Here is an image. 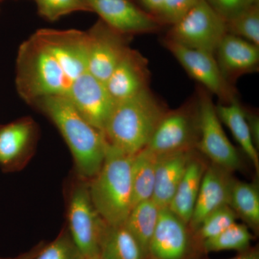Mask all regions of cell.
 I'll use <instances>...</instances> for the list:
<instances>
[{
    "label": "cell",
    "instance_id": "obj_16",
    "mask_svg": "<svg viewBox=\"0 0 259 259\" xmlns=\"http://www.w3.org/2000/svg\"><path fill=\"white\" fill-rule=\"evenodd\" d=\"M214 56L223 76L233 85L259 69V47L231 34L223 37Z\"/></svg>",
    "mask_w": 259,
    "mask_h": 259
},
{
    "label": "cell",
    "instance_id": "obj_23",
    "mask_svg": "<svg viewBox=\"0 0 259 259\" xmlns=\"http://www.w3.org/2000/svg\"><path fill=\"white\" fill-rule=\"evenodd\" d=\"M159 212L160 208L154 201L148 199L133 207L125 223L126 228L136 238L147 258Z\"/></svg>",
    "mask_w": 259,
    "mask_h": 259
},
{
    "label": "cell",
    "instance_id": "obj_35",
    "mask_svg": "<svg viewBox=\"0 0 259 259\" xmlns=\"http://www.w3.org/2000/svg\"><path fill=\"white\" fill-rule=\"evenodd\" d=\"M228 259H259V251L258 248H249L244 251L240 252L236 256Z\"/></svg>",
    "mask_w": 259,
    "mask_h": 259
},
{
    "label": "cell",
    "instance_id": "obj_34",
    "mask_svg": "<svg viewBox=\"0 0 259 259\" xmlns=\"http://www.w3.org/2000/svg\"><path fill=\"white\" fill-rule=\"evenodd\" d=\"M45 245L44 242H40V243L34 246L31 249L22 253V254L17 255L15 257H8V258L0 257V259H34L40 253V250H42Z\"/></svg>",
    "mask_w": 259,
    "mask_h": 259
},
{
    "label": "cell",
    "instance_id": "obj_10",
    "mask_svg": "<svg viewBox=\"0 0 259 259\" xmlns=\"http://www.w3.org/2000/svg\"><path fill=\"white\" fill-rule=\"evenodd\" d=\"M40 128L30 116L0 125V170L15 173L28 164L36 151Z\"/></svg>",
    "mask_w": 259,
    "mask_h": 259
},
{
    "label": "cell",
    "instance_id": "obj_30",
    "mask_svg": "<svg viewBox=\"0 0 259 259\" xmlns=\"http://www.w3.org/2000/svg\"><path fill=\"white\" fill-rule=\"evenodd\" d=\"M199 0H164L155 18L161 24L174 25L195 5Z\"/></svg>",
    "mask_w": 259,
    "mask_h": 259
},
{
    "label": "cell",
    "instance_id": "obj_20",
    "mask_svg": "<svg viewBox=\"0 0 259 259\" xmlns=\"http://www.w3.org/2000/svg\"><path fill=\"white\" fill-rule=\"evenodd\" d=\"M215 109L220 120L231 131L235 139L258 173V149L255 147L250 134L245 117L244 107L242 106L238 100L228 104H218L215 105Z\"/></svg>",
    "mask_w": 259,
    "mask_h": 259
},
{
    "label": "cell",
    "instance_id": "obj_17",
    "mask_svg": "<svg viewBox=\"0 0 259 259\" xmlns=\"http://www.w3.org/2000/svg\"><path fill=\"white\" fill-rule=\"evenodd\" d=\"M233 179L230 171L212 164L204 170L193 214L189 223L195 231L208 214L230 205Z\"/></svg>",
    "mask_w": 259,
    "mask_h": 259
},
{
    "label": "cell",
    "instance_id": "obj_11",
    "mask_svg": "<svg viewBox=\"0 0 259 259\" xmlns=\"http://www.w3.org/2000/svg\"><path fill=\"white\" fill-rule=\"evenodd\" d=\"M86 32L88 38V71L105 83L129 49L131 37L115 31L101 20Z\"/></svg>",
    "mask_w": 259,
    "mask_h": 259
},
{
    "label": "cell",
    "instance_id": "obj_18",
    "mask_svg": "<svg viewBox=\"0 0 259 259\" xmlns=\"http://www.w3.org/2000/svg\"><path fill=\"white\" fill-rule=\"evenodd\" d=\"M192 157V149L157 156L152 199L160 209L169 206Z\"/></svg>",
    "mask_w": 259,
    "mask_h": 259
},
{
    "label": "cell",
    "instance_id": "obj_21",
    "mask_svg": "<svg viewBox=\"0 0 259 259\" xmlns=\"http://www.w3.org/2000/svg\"><path fill=\"white\" fill-rule=\"evenodd\" d=\"M99 256L100 259H147L125 224L107 225L100 243Z\"/></svg>",
    "mask_w": 259,
    "mask_h": 259
},
{
    "label": "cell",
    "instance_id": "obj_25",
    "mask_svg": "<svg viewBox=\"0 0 259 259\" xmlns=\"http://www.w3.org/2000/svg\"><path fill=\"white\" fill-rule=\"evenodd\" d=\"M252 238L246 225L235 223L218 236L202 242V248L206 252L230 250L244 251L250 248Z\"/></svg>",
    "mask_w": 259,
    "mask_h": 259
},
{
    "label": "cell",
    "instance_id": "obj_12",
    "mask_svg": "<svg viewBox=\"0 0 259 259\" xmlns=\"http://www.w3.org/2000/svg\"><path fill=\"white\" fill-rule=\"evenodd\" d=\"M91 12L115 31L131 37L137 34L152 33L161 24L153 15L131 0H84Z\"/></svg>",
    "mask_w": 259,
    "mask_h": 259
},
{
    "label": "cell",
    "instance_id": "obj_32",
    "mask_svg": "<svg viewBox=\"0 0 259 259\" xmlns=\"http://www.w3.org/2000/svg\"><path fill=\"white\" fill-rule=\"evenodd\" d=\"M244 111L250 134L254 143L255 147L258 149L259 146V119L258 115L255 112L250 111L248 109L245 108Z\"/></svg>",
    "mask_w": 259,
    "mask_h": 259
},
{
    "label": "cell",
    "instance_id": "obj_31",
    "mask_svg": "<svg viewBox=\"0 0 259 259\" xmlns=\"http://www.w3.org/2000/svg\"><path fill=\"white\" fill-rule=\"evenodd\" d=\"M226 20L246 9L251 5L258 4V0H207Z\"/></svg>",
    "mask_w": 259,
    "mask_h": 259
},
{
    "label": "cell",
    "instance_id": "obj_15",
    "mask_svg": "<svg viewBox=\"0 0 259 259\" xmlns=\"http://www.w3.org/2000/svg\"><path fill=\"white\" fill-rule=\"evenodd\" d=\"M187 226L168 207L160 209L148 256L153 259H185L190 248Z\"/></svg>",
    "mask_w": 259,
    "mask_h": 259
},
{
    "label": "cell",
    "instance_id": "obj_26",
    "mask_svg": "<svg viewBox=\"0 0 259 259\" xmlns=\"http://www.w3.org/2000/svg\"><path fill=\"white\" fill-rule=\"evenodd\" d=\"M228 33L259 47V6L251 5L226 20Z\"/></svg>",
    "mask_w": 259,
    "mask_h": 259
},
{
    "label": "cell",
    "instance_id": "obj_5",
    "mask_svg": "<svg viewBox=\"0 0 259 259\" xmlns=\"http://www.w3.org/2000/svg\"><path fill=\"white\" fill-rule=\"evenodd\" d=\"M66 226L86 258L99 255L102 236L107 224L94 205L90 180L72 171L64 187Z\"/></svg>",
    "mask_w": 259,
    "mask_h": 259
},
{
    "label": "cell",
    "instance_id": "obj_9",
    "mask_svg": "<svg viewBox=\"0 0 259 259\" xmlns=\"http://www.w3.org/2000/svg\"><path fill=\"white\" fill-rule=\"evenodd\" d=\"M163 45L201 88L219 98L221 103L238 100L234 85L226 81L217 64L214 54L183 47L163 38Z\"/></svg>",
    "mask_w": 259,
    "mask_h": 259
},
{
    "label": "cell",
    "instance_id": "obj_22",
    "mask_svg": "<svg viewBox=\"0 0 259 259\" xmlns=\"http://www.w3.org/2000/svg\"><path fill=\"white\" fill-rule=\"evenodd\" d=\"M157 156L147 148L136 153L132 163L133 207L152 199Z\"/></svg>",
    "mask_w": 259,
    "mask_h": 259
},
{
    "label": "cell",
    "instance_id": "obj_3",
    "mask_svg": "<svg viewBox=\"0 0 259 259\" xmlns=\"http://www.w3.org/2000/svg\"><path fill=\"white\" fill-rule=\"evenodd\" d=\"M167 110L149 88L115 102L103 131L107 144L126 154H136L147 146Z\"/></svg>",
    "mask_w": 259,
    "mask_h": 259
},
{
    "label": "cell",
    "instance_id": "obj_29",
    "mask_svg": "<svg viewBox=\"0 0 259 259\" xmlns=\"http://www.w3.org/2000/svg\"><path fill=\"white\" fill-rule=\"evenodd\" d=\"M40 16L56 21L76 12H91L84 0H35Z\"/></svg>",
    "mask_w": 259,
    "mask_h": 259
},
{
    "label": "cell",
    "instance_id": "obj_13",
    "mask_svg": "<svg viewBox=\"0 0 259 259\" xmlns=\"http://www.w3.org/2000/svg\"><path fill=\"white\" fill-rule=\"evenodd\" d=\"M66 96L89 123L103 133L115 104L105 83L87 71L75 80Z\"/></svg>",
    "mask_w": 259,
    "mask_h": 259
},
{
    "label": "cell",
    "instance_id": "obj_19",
    "mask_svg": "<svg viewBox=\"0 0 259 259\" xmlns=\"http://www.w3.org/2000/svg\"><path fill=\"white\" fill-rule=\"evenodd\" d=\"M204 170L202 163L192 157L168 206L187 225L193 214Z\"/></svg>",
    "mask_w": 259,
    "mask_h": 259
},
{
    "label": "cell",
    "instance_id": "obj_33",
    "mask_svg": "<svg viewBox=\"0 0 259 259\" xmlns=\"http://www.w3.org/2000/svg\"><path fill=\"white\" fill-rule=\"evenodd\" d=\"M163 1L164 0H139L145 11L153 15V17L157 13Z\"/></svg>",
    "mask_w": 259,
    "mask_h": 259
},
{
    "label": "cell",
    "instance_id": "obj_7",
    "mask_svg": "<svg viewBox=\"0 0 259 259\" xmlns=\"http://www.w3.org/2000/svg\"><path fill=\"white\" fill-rule=\"evenodd\" d=\"M199 139L196 147L212 162V164L231 172L239 169V154L223 128L211 94L199 87Z\"/></svg>",
    "mask_w": 259,
    "mask_h": 259
},
{
    "label": "cell",
    "instance_id": "obj_28",
    "mask_svg": "<svg viewBox=\"0 0 259 259\" xmlns=\"http://www.w3.org/2000/svg\"><path fill=\"white\" fill-rule=\"evenodd\" d=\"M236 213L230 205H225L208 214L200 223L195 232L197 238L203 242L218 236L228 227L236 223Z\"/></svg>",
    "mask_w": 259,
    "mask_h": 259
},
{
    "label": "cell",
    "instance_id": "obj_37",
    "mask_svg": "<svg viewBox=\"0 0 259 259\" xmlns=\"http://www.w3.org/2000/svg\"><path fill=\"white\" fill-rule=\"evenodd\" d=\"M5 1V0H0V4H1L2 3H3V2H4Z\"/></svg>",
    "mask_w": 259,
    "mask_h": 259
},
{
    "label": "cell",
    "instance_id": "obj_1",
    "mask_svg": "<svg viewBox=\"0 0 259 259\" xmlns=\"http://www.w3.org/2000/svg\"><path fill=\"white\" fill-rule=\"evenodd\" d=\"M87 32L40 29L23 42L16 59L19 96L31 106L35 100L69 93L88 71Z\"/></svg>",
    "mask_w": 259,
    "mask_h": 259
},
{
    "label": "cell",
    "instance_id": "obj_27",
    "mask_svg": "<svg viewBox=\"0 0 259 259\" xmlns=\"http://www.w3.org/2000/svg\"><path fill=\"white\" fill-rule=\"evenodd\" d=\"M73 240L67 226L61 229L56 239L44 245L34 259H86Z\"/></svg>",
    "mask_w": 259,
    "mask_h": 259
},
{
    "label": "cell",
    "instance_id": "obj_36",
    "mask_svg": "<svg viewBox=\"0 0 259 259\" xmlns=\"http://www.w3.org/2000/svg\"><path fill=\"white\" fill-rule=\"evenodd\" d=\"M86 259H100L99 255H95V256L90 257V258H87Z\"/></svg>",
    "mask_w": 259,
    "mask_h": 259
},
{
    "label": "cell",
    "instance_id": "obj_6",
    "mask_svg": "<svg viewBox=\"0 0 259 259\" xmlns=\"http://www.w3.org/2000/svg\"><path fill=\"white\" fill-rule=\"evenodd\" d=\"M227 33L226 19L207 0H199L171 25L165 38L183 47L214 54Z\"/></svg>",
    "mask_w": 259,
    "mask_h": 259
},
{
    "label": "cell",
    "instance_id": "obj_24",
    "mask_svg": "<svg viewBox=\"0 0 259 259\" xmlns=\"http://www.w3.org/2000/svg\"><path fill=\"white\" fill-rule=\"evenodd\" d=\"M230 206L253 231L259 228V190L256 184L233 180Z\"/></svg>",
    "mask_w": 259,
    "mask_h": 259
},
{
    "label": "cell",
    "instance_id": "obj_14",
    "mask_svg": "<svg viewBox=\"0 0 259 259\" xmlns=\"http://www.w3.org/2000/svg\"><path fill=\"white\" fill-rule=\"evenodd\" d=\"M150 77L147 59L130 47L105 84L115 103L149 88Z\"/></svg>",
    "mask_w": 259,
    "mask_h": 259
},
{
    "label": "cell",
    "instance_id": "obj_4",
    "mask_svg": "<svg viewBox=\"0 0 259 259\" xmlns=\"http://www.w3.org/2000/svg\"><path fill=\"white\" fill-rule=\"evenodd\" d=\"M134 156L107 144L101 168L90 180V195L94 205L109 226L125 224L133 208Z\"/></svg>",
    "mask_w": 259,
    "mask_h": 259
},
{
    "label": "cell",
    "instance_id": "obj_2",
    "mask_svg": "<svg viewBox=\"0 0 259 259\" xmlns=\"http://www.w3.org/2000/svg\"><path fill=\"white\" fill-rule=\"evenodd\" d=\"M31 107L47 116L60 133L72 155L73 171L84 180H92L106 154L107 143L103 133L83 118L67 96L42 97Z\"/></svg>",
    "mask_w": 259,
    "mask_h": 259
},
{
    "label": "cell",
    "instance_id": "obj_8",
    "mask_svg": "<svg viewBox=\"0 0 259 259\" xmlns=\"http://www.w3.org/2000/svg\"><path fill=\"white\" fill-rule=\"evenodd\" d=\"M197 97L176 110H167L146 148L158 155L192 149L199 139Z\"/></svg>",
    "mask_w": 259,
    "mask_h": 259
}]
</instances>
